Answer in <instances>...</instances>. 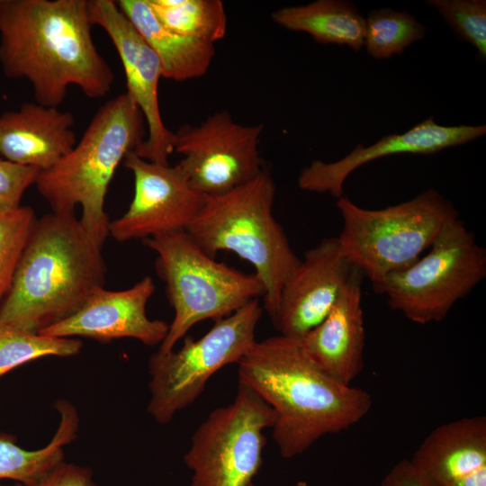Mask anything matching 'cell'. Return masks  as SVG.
Returning <instances> with one entry per match:
<instances>
[{"instance_id": "cell-1", "label": "cell", "mask_w": 486, "mask_h": 486, "mask_svg": "<svg viewBox=\"0 0 486 486\" xmlns=\"http://www.w3.org/2000/svg\"><path fill=\"white\" fill-rule=\"evenodd\" d=\"M89 0H0V64L24 78L37 104L58 107L70 86L89 98L111 90L114 74L94 45Z\"/></svg>"}, {"instance_id": "cell-2", "label": "cell", "mask_w": 486, "mask_h": 486, "mask_svg": "<svg viewBox=\"0 0 486 486\" xmlns=\"http://www.w3.org/2000/svg\"><path fill=\"white\" fill-rule=\"evenodd\" d=\"M237 364L238 383L274 410L272 435L284 458L302 454L321 437L348 429L372 408L366 391L325 372L298 338L279 334L256 341Z\"/></svg>"}, {"instance_id": "cell-3", "label": "cell", "mask_w": 486, "mask_h": 486, "mask_svg": "<svg viewBox=\"0 0 486 486\" xmlns=\"http://www.w3.org/2000/svg\"><path fill=\"white\" fill-rule=\"evenodd\" d=\"M105 273L102 248L75 214H45L36 220L0 303V325L39 333L75 314L104 287Z\"/></svg>"}, {"instance_id": "cell-4", "label": "cell", "mask_w": 486, "mask_h": 486, "mask_svg": "<svg viewBox=\"0 0 486 486\" xmlns=\"http://www.w3.org/2000/svg\"><path fill=\"white\" fill-rule=\"evenodd\" d=\"M144 135L141 112L126 93L119 94L99 108L74 148L37 176L36 187L53 212L74 214L81 206L79 220L101 248L109 235L104 211L109 184Z\"/></svg>"}, {"instance_id": "cell-5", "label": "cell", "mask_w": 486, "mask_h": 486, "mask_svg": "<svg viewBox=\"0 0 486 486\" xmlns=\"http://www.w3.org/2000/svg\"><path fill=\"white\" fill-rule=\"evenodd\" d=\"M270 172L220 195L207 197L186 232L209 256L230 251L250 263L264 286L265 309L274 319L284 284L301 259L273 213Z\"/></svg>"}, {"instance_id": "cell-6", "label": "cell", "mask_w": 486, "mask_h": 486, "mask_svg": "<svg viewBox=\"0 0 486 486\" xmlns=\"http://www.w3.org/2000/svg\"><path fill=\"white\" fill-rule=\"evenodd\" d=\"M342 230L337 237L349 262L376 284L415 263L445 224L458 217L454 204L435 189L382 209H364L347 196L337 201Z\"/></svg>"}, {"instance_id": "cell-7", "label": "cell", "mask_w": 486, "mask_h": 486, "mask_svg": "<svg viewBox=\"0 0 486 486\" xmlns=\"http://www.w3.org/2000/svg\"><path fill=\"white\" fill-rule=\"evenodd\" d=\"M143 242L157 253L156 270L175 311L159 352L173 350L198 322L216 321L264 295V286L255 274L216 261L185 230L149 237Z\"/></svg>"}, {"instance_id": "cell-8", "label": "cell", "mask_w": 486, "mask_h": 486, "mask_svg": "<svg viewBox=\"0 0 486 486\" xmlns=\"http://www.w3.org/2000/svg\"><path fill=\"white\" fill-rule=\"evenodd\" d=\"M486 277V250L458 217L448 220L428 253L374 290L417 324L443 320Z\"/></svg>"}, {"instance_id": "cell-9", "label": "cell", "mask_w": 486, "mask_h": 486, "mask_svg": "<svg viewBox=\"0 0 486 486\" xmlns=\"http://www.w3.org/2000/svg\"><path fill=\"white\" fill-rule=\"evenodd\" d=\"M258 299L215 321L199 339L184 338L183 346L148 360L150 400L147 408L160 424L192 405L219 370L238 364L256 342L255 332L262 316Z\"/></svg>"}, {"instance_id": "cell-10", "label": "cell", "mask_w": 486, "mask_h": 486, "mask_svg": "<svg viewBox=\"0 0 486 486\" xmlns=\"http://www.w3.org/2000/svg\"><path fill=\"white\" fill-rule=\"evenodd\" d=\"M274 410L238 383L233 400L214 409L197 427L184 455L191 486H248L258 472Z\"/></svg>"}, {"instance_id": "cell-11", "label": "cell", "mask_w": 486, "mask_h": 486, "mask_svg": "<svg viewBox=\"0 0 486 486\" xmlns=\"http://www.w3.org/2000/svg\"><path fill=\"white\" fill-rule=\"evenodd\" d=\"M263 129L235 122L228 111L199 125H183L175 132L174 151L184 156L176 166L206 197L228 193L265 168L258 151Z\"/></svg>"}, {"instance_id": "cell-12", "label": "cell", "mask_w": 486, "mask_h": 486, "mask_svg": "<svg viewBox=\"0 0 486 486\" xmlns=\"http://www.w3.org/2000/svg\"><path fill=\"white\" fill-rule=\"evenodd\" d=\"M89 16L92 24L104 29L112 42L125 74L126 94L138 106L148 126V138L134 152L148 161L169 165L175 132L166 127L160 113L158 92L162 68L158 57L116 1L90 0Z\"/></svg>"}, {"instance_id": "cell-13", "label": "cell", "mask_w": 486, "mask_h": 486, "mask_svg": "<svg viewBox=\"0 0 486 486\" xmlns=\"http://www.w3.org/2000/svg\"><path fill=\"white\" fill-rule=\"evenodd\" d=\"M123 165L133 175L134 194L126 212L110 221L109 235L123 242L186 230L207 197L176 166L148 161L134 151Z\"/></svg>"}, {"instance_id": "cell-14", "label": "cell", "mask_w": 486, "mask_h": 486, "mask_svg": "<svg viewBox=\"0 0 486 486\" xmlns=\"http://www.w3.org/2000/svg\"><path fill=\"white\" fill-rule=\"evenodd\" d=\"M355 268L337 237L325 238L308 249L281 291L272 320L280 334L302 338L322 322Z\"/></svg>"}, {"instance_id": "cell-15", "label": "cell", "mask_w": 486, "mask_h": 486, "mask_svg": "<svg viewBox=\"0 0 486 486\" xmlns=\"http://www.w3.org/2000/svg\"><path fill=\"white\" fill-rule=\"evenodd\" d=\"M485 133V125L445 126L429 117L402 133L385 135L372 145L359 143L337 161L313 160L302 169L298 186L338 199L344 195L349 175L371 161L398 154L431 155L474 141Z\"/></svg>"}, {"instance_id": "cell-16", "label": "cell", "mask_w": 486, "mask_h": 486, "mask_svg": "<svg viewBox=\"0 0 486 486\" xmlns=\"http://www.w3.org/2000/svg\"><path fill=\"white\" fill-rule=\"evenodd\" d=\"M155 288L150 276L122 291L99 288L75 314L39 334L57 338L84 337L103 343L130 338L146 346L161 344L169 324L150 320L146 313L147 302Z\"/></svg>"}, {"instance_id": "cell-17", "label": "cell", "mask_w": 486, "mask_h": 486, "mask_svg": "<svg viewBox=\"0 0 486 486\" xmlns=\"http://www.w3.org/2000/svg\"><path fill=\"white\" fill-rule=\"evenodd\" d=\"M410 462L431 486H486V418L465 417L437 427Z\"/></svg>"}, {"instance_id": "cell-18", "label": "cell", "mask_w": 486, "mask_h": 486, "mask_svg": "<svg viewBox=\"0 0 486 486\" xmlns=\"http://www.w3.org/2000/svg\"><path fill=\"white\" fill-rule=\"evenodd\" d=\"M363 277L356 267L328 316L301 338L319 366L348 385L364 368Z\"/></svg>"}, {"instance_id": "cell-19", "label": "cell", "mask_w": 486, "mask_h": 486, "mask_svg": "<svg viewBox=\"0 0 486 486\" xmlns=\"http://www.w3.org/2000/svg\"><path fill=\"white\" fill-rule=\"evenodd\" d=\"M70 112L37 103L0 114V156L40 172L54 166L76 145Z\"/></svg>"}, {"instance_id": "cell-20", "label": "cell", "mask_w": 486, "mask_h": 486, "mask_svg": "<svg viewBox=\"0 0 486 486\" xmlns=\"http://www.w3.org/2000/svg\"><path fill=\"white\" fill-rule=\"evenodd\" d=\"M116 4L158 57L162 77L184 81L206 73L215 55L213 43L170 31L158 21L147 0H119Z\"/></svg>"}, {"instance_id": "cell-21", "label": "cell", "mask_w": 486, "mask_h": 486, "mask_svg": "<svg viewBox=\"0 0 486 486\" xmlns=\"http://www.w3.org/2000/svg\"><path fill=\"white\" fill-rule=\"evenodd\" d=\"M272 19L287 30L310 34L321 44L344 45L355 51L364 47V17L347 0H317L286 6L274 11Z\"/></svg>"}, {"instance_id": "cell-22", "label": "cell", "mask_w": 486, "mask_h": 486, "mask_svg": "<svg viewBox=\"0 0 486 486\" xmlns=\"http://www.w3.org/2000/svg\"><path fill=\"white\" fill-rule=\"evenodd\" d=\"M59 414L58 429L48 445L38 450H26L10 434L0 433V482L14 480L24 485L40 482L64 459V446L76 439L79 418L75 406L65 400L56 401ZM0 486L4 485L0 482Z\"/></svg>"}, {"instance_id": "cell-23", "label": "cell", "mask_w": 486, "mask_h": 486, "mask_svg": "<svg viewBox=\"0 0 486 486\" xmlns=\"http://www.w3.org/2000/svg\"><path fill=\"white\" fill-rule=\"evenodd\" d=\"M158 21L178 34L213 43L227 32L220 0H147Z\"/></svg>"}, {"instance_id": "cell-24", "label": "cell", "mask_w": 486, "mask_h": 486, "mask_svg": "<svg viewBox=\"0 0 486 486\" xmlns=\"http://www.w3.org/2000/svg\"><path fill=\"white\" fill-rule=\"evenodd\" d=\"M426 32V25L406 11L374 9L364 18V47L374 58H390L423 40Z\"/></svg>"}, {"instance_id": "cell-25", "label": "cell", "mask_w": 486, "mask_h": 486, "mask_svg": "<svg viewBox=\"0 0 486 486\" xmlns=\"http://www.w3.org/2000/svg\"><path fill=\"white\" fill-rule=\"evenodd\" d=\"M79 339L29 333L0 325V377L32 360L47 356H70L82 348Z\"/></svg>"}, {"instance_id": "cell-26", "label": "cell", "mask_w": 486, "mask_h": 486, "mask_svg": "<svg viewBox=\"0 0 486 486\" xmlns=\"http://www.w3.org/2000/svg\"><path fill=\"white\" fill-rule=\"evenodd\" d=\"M36 220L34 211L28 206L0 215V303L11 286Z\"/></svg>"}, {"instance_id": "cell-27", "label": "cell", "mask_w": 486, "mask_h": 486, "mask_svg": "<svg viewBox=\"0 0 486 486\" xmlns=\"http://www.w3.org/2000/svg\"><path fill=\"white\" fill-rule=\"evenodd\" d=\"M445 22L486 59V1L428 0Z\"/></svg>"}, {"instance_id": "cell-28", "label": "cell", "mask_w": 486, "mask_h": 486, "mask_svg": "<svg viewBox=\"0 0 486 486\" xmlns=\"http://www.w3.org/2000/svg\"><path fill=\"white\" fill-rule=\"evenodd\" d=\"M40 171L22 166L0 156V215L21 207L25 191L35 184Z\"/></svg>"}, {"instance_id": "cell-29", "label": "cell", "mask_w": 486, "mask_h": 486, "mask_svg": "<svg viewBox=\"0 0 486 486\" xmlns=\"http://www.w3.org/2000/svg\"><path fill=\"white\" fill-rule=\"evenodd\" d=\"M13 486H97L89 468L64 461L55 466L46 477L33 485L15 482Z\"/></svg>"}, {"instance_id": "cell-30", "label": "cell", "mask_w": 486, "mask_h": 486, "mask_svg": "<svg viewBox=\"0 0 486 486\" xmlns=\"http://www.w3.org/2000/svg\"><path fill=\"white\" fill-rule=\"evenodd\" d=\"M380 486H431L410 460L402 459L384 475Z\"/></svg>"}, {"instance_id": "cell-31", "label": "cell", "mask_w": 486, "mask_h": 486, "mask_svg": "<svg viewBox=\"0 0 486 486\" xmlns=\"http://www.w3.org/2000/svg\"><path fill=\"white\" fill-rule=\"evenodd\" d=\"M248 486H256V485H255L252 482ZM291 486H308V483L306 482H303V481H299V482H295L294 484H292Z\"/></svg>"}]
</instances>
